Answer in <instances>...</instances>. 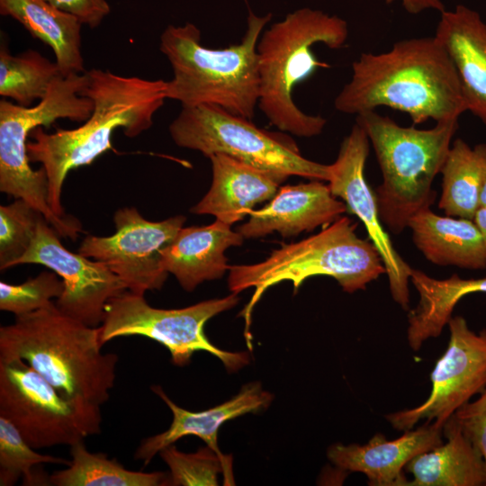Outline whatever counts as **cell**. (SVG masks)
<instances>
[{
  "instance_id": "obj_1",
  "label": "cell",
  "mask_w": 486,
  "mask_h": 486,
  "mask_svg": "<svg viewBox=\"0 0 486 486\" xmlns=\"http://www.w3.org/2000/svg\"><path fill=\"white\" fill-rule=\"evenodd\" d=\"M334 105L356 115L386 106L407 113L414 124L458 120L467 111L454 66L435 36L401 40L382 53H362Z\"/></svg>"
},
{
  "instance_id": "obj_2",
  "label": "cell",
  "mask_w": 486,
  "mask_h": 486,
  "mask_svg": "<svg viewBox=\"0 0 486 486\" xmlns=\"http://www.w3.org/2000/svg\"><path fill=\"white\" fill-rule=\"evenodd\" d=\"M88 83L81 95L91 98L94 110L83 125L72 130L57 129L47 133L39 126L30 133L27 153L30 162H39L48 178V200L52 211L67 218L61 203L64 181L68 172L90 165L113 149L112 137L122 128L129 138L148 130L153 117L166 98L167 81L123 76L108 70L86 71Z\"/></svg>"
},
{
  "instance_id": "obj_3",
  "label": "cell",
  "mask_w": 486,
  "mask_h": 486,
  "mask_svg": "<svg viewBox=\"0 0 486 486\" xmlns=\"http://www.w3.org/2000/svg\"><path fill=\"white\" fill-rule=\"evenodd\" d=\"M102 346L99 327L64 314L54 302L0 328V358H20L63 397L98 406L110 398L119 360Z\"/></svg>"
},
{
  "instance_id": "obj_4",
  "label": "cell",
  "mask_w": 486,
  "mask_h": 486,
  "mask_svg": "<svg viewBox=\"0 0 486 486\" xmlns=\"http://www.w3.org/2000/svg\"><path fill=\"white\" fill-rule=\"evenodd\" d=\"M271 17L249 11L241 41L219 50L202 45L201 32L194 23L169 24L159 44L174 74L167 81L166 98L182 107L215 105L251 120L259 100L256 45Z\"/></svg>"
},
{
  "instance_id": "obj_5",
  "label": "cell",
  "mask_w": 486,
  "mask_h": 486,
  "mask_svg": "<svg viewBox=\"0 0 486 486\" xmlns=\"http://www.w3.org/2000/svg\"><path fill=\"white\" fill-rule=\"evenodd\" d=\"M347 23L336 15L310 8L298 9L261 34L256 52L259 70L258 106L279 130L299 137L320 135L327 121L302 112L294 103L296 86L323 66L311 48L323 43L330 49L344 46Z\"/></svg>"
},
{
  "instance_id": "obj_6",
  "label": "cell",
  "mask_w": 486,
  "mask_h": 486,
  "mask_svg": "<svg viewBox=\"0 0 486 486\" xmlns=\"http://www.w3.org/2000/svg\"><path fill=\"white\" fill-rule=\"evenodd\" d=\"M356 226L348 217H339L311 237L283 245L263 262L230 266L228 284L232 292L255 288L243 311L250 348L251 313L269 287L291 281L296 291L310 277L328 275L338 281L345 292L353 293L364 290L369 283L385 274L376 248L370 240L357 236Z\"/></svg>"
},
{
  "instance_id": "obj_7",
  "label": "cell",
  "mask_w": 486,
  "mask_h": 486,
  "mask_svg": "<svg viewBox=\"0 0 486 486\" xmlns=\"http://www.w3.org/2000/svg\"><path fill=\"white\" fill-rule=\"evenodd\" d=\"M356 119L374 147L382 172V181L374 191L382 222L400 234L412 216L434 202L432 184L446 159L458 120L419 130L400 126L375 110Z\"/></svg>"
},
{
  "instance_id": "obj_8",
  "label": "cell",
  "mask_w": 486,
  "mask_h": 486,
  "mask_svg": "<svg viewBox=\"0 0 486 486\" xmlns=\"http://www.w3.org/2000/svg\"><path fill=\"white\" fill-rule=\"evenodd\" d=\"M88 83L86 71L58 77L46 96L33 106L0 101V191L22 198L43 214L62 238L76 239L83 231L73 217L58 216L50 208L48 178L43 166L32 169L27 153L30 133L39 126H50L58 119L86 121L94 102L81 95Z\"/></svg>"
},
{
  "instance_id": "obj_9",
  "label": "cell",
  "mask_w": 486,
  "mask_h": 486,
  "mask_svg": "<svg viewBox=\"0 0 486 486\" xmlns=\"http://www.w3.org/2000/svg\"><path fill=\"white\" fill-rule=\"evenodd\" d=\"M174 142L210 158L224 154L276 176L328 181L329 165L311 161L298 148L257 128L250 120L210 104L182 107L169 125Z\"/></svg>"
},
{
  "instance_id": "obj_10",
  "label": "cell",
  "mask_w": 486,
  "mask_h": 486,
  "mask_svg": "<svg viewBox=\"0 0 486 486\" xmlns=\"http://www.w3.org/2000/svg\"><path fill=\"white\" fill-rule=\"evenodd\" d=\"M237 293L182 308L158 309L144 295L129 290L111 299L99 326L100 341L128 336H142L167 348L176 365L187 364L196 351H206L218 357L230 371H237L249 362L247 353H232L212 345L204 334L205 323L217 314L233 308Z\"/></svg>"
},
{
  "instance_id": "obj_11",
  "label": "cell",
  "mask_w": 486,
  "mask_h": 486,
  "mask_svg": "<svg viewBox=\"0 0 486 486\" xmlns=\"http://www.w3.org/2000/svg\"><path fill=\"white\" fill-rule=\"evenodd\" d=\"M0 416L34 449L70 446L101 432L100 406L63 397L20 358H0Z\"/></svg>"
},
{
  "instance_id": "obj_12",
  "label": "cell",
  "mask_w": 486,
  "mask_h": 486,
  "mask_svg": "<svg viewBox=\"0 0 486 486\" xmlns=\"http://www.w3.org/2000/svg\"><path fill=\"white\" fill-rule=\"evenodd\" d=\"M113 221V234L88 235L77 252L104 263L134 293L161 289L168 274L162 266L161 250L183 228L185 217L151 221L135 207H123L115 212Z\"/></svg>"
},
{
  "instance_id": "obj_13",
  "label": "cell",
  "mask_w": 486,
  "mask_h": 486,
  "mask_svg": "<svg viewBox=\"0 0 486 486\" xmlns=\"http://www.w3.org/2000/svg\"><path fill=\"white\" fill-rule=\"evenodd\" d=\"M446 350L430 374L431 392L418 406L385 416L400 431L412 429L419 421L445 423L486 387V328L472 330L466 320L454 316L448 321Z\"/></svg>"
},
{
  "instance_id": "obj_14",
  "label": "cell",
  "mask_w": 486,
  "mask_h": 486,
  "mask_svg": "<svg viewBox=\"0 0 486 486\" xmlns=\"http://www.w3.org/2000/svg\"><path fill=\"white\" fill-rule=\"evenodd\" d=\"M58 237L42 216L32 245L15 266L38 264L55 272L64 283L63 293L55 302L58 309L86 326L97 328L104 320L107 302L127 286L104 263L66 248Z\"/></svg>"
},
{
  "instance_id": "obj_15",
  "label": "cell",
  "mask_w": 486,
  "mask_h": 486,
  "mask_svg": "<svg viewBox=\"0 0 486 486\" xmlns=\"http://www.w3.org/2000/svg\"><path fill=\"white\" fill-rule=\"evenodd\" d=\"M369 147L365 131L356 122L343 140L336 161L329 165L328 185L331 194L341 198L347 211L364 224L369 240L382 260L393 301L409 310V282L412 267L398 253L384 230L375 192L366 181L364 167Z\"/></svg>"
},
{
  "instance_id": "obj_16",
  "label": "cell",
  "mask_w": 486,
  "mask_h": 486,
  "mask_svg": "<svg viewBox=\"0 0 486 486\" xmlns=\"http://www.w3.org/2000/svg\"><path fill=\"white\" fill-rule=\"evenodd\" d=\"M443 435L442 426L425 421L393 440L376 433L365 445L334 444L327 455L342 471L364 473L371 486H407L402 470L415 456L441 445Z\"/></svg>"
},
{
  "instance_id": "obj_17",
  "label": "cell",
  "mask_w": 486,
  "mask_h": 486,
  "mask_svg": "<svg viewBox=\"0 0 486 486\" xmlns=\"http://www.w3.org/2000/svg\"><path fill=\"white\" fill-rule=\"evenodd\" d=\"M347 212L320 180L281 187L268 204L249 212L248 222L238 231L247 238H260L277 231L293 237L318 227H326Z\"/></svg>"
},
{
  "instance_id": "obj_18",
  "label": "cell",
  "mask_w": 486,
  "mask_h": 486,
  "mask_svg": "<svg viewBox=\"0 0 486 486\" xmlns=\"http://www.w3.org/2000/svg\"><path fill=\"white\" fill-rule=\"evenodd\" d=\"M151 390L168 406L173 413V421L167 430L141 441L134 458L143 461L144 465H148L163 448L183 436L193 435L201 438L227 465L231 466L230 456L223 455L218 446L220 428L228 420L266 408L273 399L259 383L253 382L245 385L238 394L224 403L194 412L177 406L161 387L153 386Z\"/></svg>"
},
{
  "instance_id": "obj_19",
  "label": "cell",
  "mask_w": 486,
  "mask_h": 486,
  "mask_svg": "<svg viewBox=\"0 0 486 486\" xmlns=\"http://www.w3.org/2000/svg\"><path fill=\"white\" fill-rule=\"evenodd\" d=\"M435 37L454 66L467 111L486 124V23L477 12L458 4L441 13Z\"/></svg>"
},
{
  "instance_id": "obj_20",
  "label": "cell",
  "mask_w": 486,
  "mask_h": 486,
  "mask_svg": "<svg viewBox=\"0 0 486 486\" xmlns=\"http://www.w3.org/2000/svg\"><path fill=\"white\" fill-rule=\"evenodd\" d=\"M244 237L216 220L208 226L182 228L161 250L163 268L188 292L204 281L219 279L229 270L224 252L240 246Z\"/></svg>"
},
{
  "instance_id": "obj_21",
  "label": "cell",
  "mask_w": 486,
  "mask_h": 486,
  "mask_svg": "<svg viewBox=\"0 0 486 486\" xmlns=\"http://www.w3.org/2000/svg\"><path fill=\"white\" fill-rule=\"evenodd\" d=\"M212 181L208 193L190 209L226 224L242 220L257 203L271 200L282 183L274 175L224 154L210 158Z\"/></svg>"
},
{
  "instance_id": "obj_22",
  "label": "cell",
  "mask_w": 486,
  "mask_h": 486,
  "mask_svg": "<svg viewBox=\"0 0 486 486\" xmlns=\"http://www.w3.org/2000/svg\"><path fill=\"white\" fill-rule=\"evenodd\" d=\"M408 228L414 245L429 262L465 269L486 267L482 237L473 220L440 216L426 208L410 218Z\"/></svg>"
},
{
  "instance_id": "obj_23",
  "label": "cell",
  "mask_w": 486,
  "mask_h": 486,
  "mask_svg": "<svg viewBox=\"0 0 486 486\" xmlns=\"http://www.w3.org/2000/svg\"><path fill=\"white\" fill-rule=\"evenodd\" d=\"M446 442L411 459L407 486H486V464L479 448L466 436L454 415L445 423Z\"/></svg>"
},
{
  "instance_id": "obj_24",
  "label": "cell",
  "mask_w": 486,
  "mask_h": 486,
  "mask_svg": "<svg viewBox=\"0 0 486 486\" xmlns=\"http://www.w3.org/2000/svg\"><path fill=\"white\" fill-rule=\"evenodd\" d=\"M410 282L419 295L417 306L408 312L407 340L413 351H418L428 339L442 333L463 297L486 293V277L465 279L454 274L436 279L412 268Z\"/></svg>"
},
{
  "instance_id": "obj_25",
  "label": "cell",
  "mask_w": 486,
  "mask_h": 486,
  "mask_svg": "<svg viewBox=\"0 0 486 486\" xmlns=\"http://www.w3.org/2000/svg\"><path fill=\"white\" fill-rule=\"evenodd\" d=\"M0 14L19 22L51 48L61 75L86 72L81 52L82 23L45 0H0Z\"/></svg>"
},
{
  "instance_id": "obj_26",
  "label": "cell",
  "mask_w": 486,
  "mask_h": 486,
  "mask_svg": "<svg viewBox=\"0 0 486 486\" xmlns=\"http://www.w3.org/2000/svg\"><path fill=\"white\" fill-rule=\"evenodd\" d=\"M486 168V144L471 147L462 139L452 142L441 169L438 207L446 215L473 220Z\"/></svg>"
},
{
  "instance_id": "obj_27",
  "label": "cell",
  "mask_w": 486,
  "mask_h": 486,
  "mask_svg": "<svg viewBox=\"0 0 486 486\" xmlns=\"http://www.w3.org/2000/svg\"><path fill=\"white\" fill-rule=\"evenodd\" d=\"M68 468L49 476L55 486H158L167 485L164 472L130 471L105 454L89 452L84 440L70 446Z\"/></svg>"
},
{
  "instance_id": "obj_28",
  "label": "cell",
  "mask_w": 486,
  "mask_h": 486,
  "mask_svg": "<svg viewBox=\"0 0 486 486\" xmlns=\"http://www.w3.org/2000/svg\"><path fill=\"white\" fill-rule=\"evenodd\" d=\"M61 72L36 50H29L14 56L4 46L0 50V95L22 106L42 100Z\"/></svg>"
},
{
  "instance_id": "obj_29",
  "label": "cell",
  "mask_w": 486,
  "mask_h": 486,
  "mask_svg": "<svg viewBox=\"0 0 486 486\" xmlns=\"http://www.w3.org/2000/svg\"><path fill=\"white\" fill-rule=\"evenodd\" d=\"M41 464L69 465L70 461L37 453L22 437L18 429L0 416V485L12 486L19 478L23 485H49L48 480L40 478L32 469Z\"/></svg>"
},
{
  "instance_id": "obj_30",
  "label": "cell",
  "mask_w": 486,
  "mask_h": 486,
  "mask_svg": "<svg viewBox=\"0 0 486 486\" xmlns=\"http://www.w3.org/2000/svg\"><path fill=\"white\" fill-rule=\"evenodd\" d=\"M170 469L167 485L194 486L218 485V474H224L225 482H234L231 466L209 446L200 448L196 453L186 454L170 445L158 453Z\"/></svg>"
},
{
  "instance_id": "obj_31",
  "label": "cell",
  "mask_w": 486,
  "mask_h": 486,
  "mask_svg": "<svg viewBox=\"0 0 486 486\" xmlns=\"http://www.w3.org/2000/svg\"><path fill=\"white\" fill-rule=\"evenodd\" d=\"M43 216L22 198L0 206V269L15 266L29 249Z\"/></svg>"
},
{
  "instance_id": "obj_32",
  "label": "cell",
  "mask_w": 486,
  "mask_h": 486,
  "mask_svg": "<svg viewBox=\"0 0 486 486\" xmlns=\"http://www.w3.org/2000/svg\"><path fill=\"white\" fill-rule=\"evenodd\" d=\"M64 291L62 279L52 270L43 271L20 284L0 282V310L16 316L42 309Z\"/></svg>"
},
{
  "instance_id": "obj_33",
  "label": "cell",
  "mask_w": 486,
  "mask_h": 486,
  "mask_svg": "<svg viewBox=\"0 0 486 486\" xmlns=\"http://www.w3.org/2000/svg\"><path fill=\"white\" fill-rule=\"evenodd\" d=\"M454 415L466 436L479 448L486 464V387Z\"/></svg>"
},
{
  "instance_id": "obj_34",
  "label": "cell",
  "mask_w": 486,
  "mask_h": 486,
  "mask_svg": "<svg viewBox=\"0 0 486 486\" xmlns=\"http://www.w3.org/2000/svg\"><path fill=\"white\" fill-rule=\"evenodd\" d=\"M58 10L76 17L82 24L96 28L110 14L106 0H45Z\"/></svg>"
},
{
  "instance_id": "obj_35",
  "label": "cell",
  "mask_w": 486,
  "mask_h": 486,
  "mask_svg": "<svg viewBox=\"0 0 486 486\" xmlns=\"http://www.w3.org/2000/svg\"><path fill=\"white\" fill-rule=\"evenodd\" d=\"M387 4L393 1H400L405 10L410 14H418L424 10L434 9L439 12L445 11L441 0H385Z\"/></svg>"
},
{
  "instance_id": "obj_36",
  "label": "cell",
  "mask_w": 486,
  "mask_h": 486,
  "mask_svg": "<svg viewBox=\"0 0 486 486\" xmlns=\"http://www.w3.org/2000/svg\"><path fill=\"white\" fill-rule=\"evenodd\" d=\"M473 221L477 225L484 245L485 254H486V207H480L476 212Z\"/></svg>"
},
{
  "instance_id": "obj_37",
  "label": "cell",
  "mask_w": 486,
  "mask_h": 486,
  "mask_svg": "<svg viewBox=\"0 0 486 486\" xmlns=\"http://www.w3.org/2000/svg\"><path fill=\"white\" fill-rule=\"evenodd\" d=\"M480 206L486 207V168L484 170L482 187H481Z\"/></svg>"
}]
</instances>
